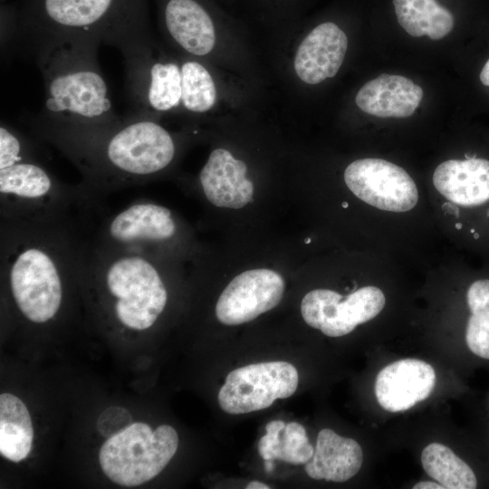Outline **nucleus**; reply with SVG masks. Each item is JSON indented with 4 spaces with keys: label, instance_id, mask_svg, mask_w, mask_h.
I'll list each match as a JSON object with an SVG mask.
<instances>
[{
    "label": "nucleus",
    "instance_id": "1",
    "mask_svg": "<svg viewBox=\"0 0 489 489\" xmlns=\"http://www.w3.org/2000/svg\"><path fill=\"white\" fill-rule=\"evenodd\" d=\"M29 127L33 136L73 163L82 176L79 187L97 203L104 195L156 177L177 155L168 129L155 119L132 113L108 125Z\"/></svg>",
    "mask_w": 489,
    "mask_h": 489
},
{
    "label": "nucleus",
    "instance_id": "2",
    "mask_svg": "<svg viewBox=\"0 0 489 489\" xmlns=\"http://www.w3.org/2000/svg\"><path fill=\"white\" fill-rule=\"evenodd\" d=\"M100 42L67 37L34 46L44 85L41 112L29 124L45 126H101L119 121L107 82L98 62Z\"/></svg>",
    "mask_w": 489,
    "mask_h": 489
},
{
    "label": "nucleus",
    "instance_id": "3",
    "mask_svg": "<svg viewBox=\"0 0 489 489\" xmlns=\"http://www.w3.org/2000/svg\"><path fill=\"white\" fill-rule=\"evenodd\" d=\"M67 37H88L124 53L149 41L139 0H36L14 45L34 46Z\"/></svg>",
    "mask_w": 489,
    "mask_h": 489
},
{
    "label": "nucleus",
    "instance_id": "4",
    "mask_svg": "<svg viewBox=\"0 0 489 489\" xmlns=\"http://www.w3.org/2000/svg\"><path fill=\"white\" fill-rule=\"evenodd\" d=\"M167 259L109 248L93 242L86 253L83 280L101 287L115 319L133 331L152 327L166 309Z\"/></svg>",
    "mask_w": 489,
    "mask_h": 489
},
{
    "label": "nucleus",
    "instance_id": "5",
    "mask_svg": "<svg viewBox=\"0 0 489 489\" xmlns=\"http://www.w3.org/2000/svg\"><path fill=\"white\" fill-rule=\"evenodd\" d=\"M97 206L79 185L59 180L39 158L0 168V218H61Z\"/></svg>",
    "mask_w": 489,
    "mask_h": 489
},
{
    "label": "nucleus",
    "instance_id": "6",
    "mask_svg": "<svg viewBox=\"0 0 489 489\" xmlns=\"http://www.w3.org/2000/svg\"><path fill=\"white\" fill-rule=\"evenodd\" d=\"M178 446L176 430L161 425L154 431L148 424L131 423L108 437L99 453L104 474L114 483L132 487L157 476Z\"/></svg>",
    "mask_w": 489,
    "mask_h": 489
},
{
    "label": "nucleus",
    "instance_id": "7",
    "mask_svg": "<svg viewBox=\"0 0 489 489\" xmlns=\"http://www.w3.org/2000/svg\"><path fill=\"white\" fill-rule=\"evenodd\" d=\"M91 238L109 248L166 259L180 247L183 237L168 207L139 200L104 219L92 230Z\"/></svg>",
    "mask_w": 489,
    "mask_h": 489
},
{
    "label": "nucleus",
    "instance_id": "8",
    "mask_svg": "<svg viewBox=\"0 0 489 489\" xmlns=\"http://www.w3.org/2000/svg\"><path fill=\"white\" fill-rule=\"evenodd\" d=\"M122 55L130 113L154 119L181 105V65L156 58L151 40Z\"/></svg>",
    "mask_w": 489,
    "mask_h": 489
},
{
    "label": "nucleus",
    "instance_id": "9",
    "mask_svg": "<svg viewBox=\"0 0 489 489\" xmlns=\"http://www.w3.org/2000/svg\"><path fill=\"white\" fill-rule=\"evenodd\" d=\"M298 381L296 368L287 361L249 364L226 376L218 393V403L229 414L262 410L278 398L291 397Z\"/></svg>",
    "mask_w": 489,
    "mask_h": 489
},
{
    "label": "nucleus",
    "instance_id": "10",
    "mask_svg": "<svg viewBox=\"0 0 489 489\" xmlns=\"http://www.w3.org/2000/svg\"><path fill=\"white\" fill-rule=\"evenodd\" d=\"M385 302L384 293L375 286L362 287L345 298L332 290L315 289L302 298L301 313L309 326L326 336L340 337L375 318Z\"/></svg>",
    "mask_w": 489,
    "mask_h": 489
},
{
    "label": "nucleus",
    "instance_id": "11",
    "mask_svg": "<svg viewBox=\"0 0 489 489\" xmlns=\"http://www.w3.org/2000/svg\"><path fill=\"white\" fill-rule=\"evenodd\" d=\"M344 181L355 197L380 210L407 212L418 201L417 187L408 172L381 158L351 162L344 171Z\"/></svg>",
    "mask_w": 489,
    "mask_h": 489
},
{
    "label": "nucleus",
    "instance_id": "12",
    "mask_svg": "<svg viewBox=\"0 0 489 489\" xmlns=\"http://www.w3.org/2000/svg\"><path fill=\"white\" fill-rule=\"evenodd\" d=\"M285 282L274 270L255 268L235 276L221 292L216 316L225 325H239L276 307L283 295Z\"/></svg>",
    "mask_w": 489,
    "mask_h": 489
},
{
    "label": "nucleus",
    "instance_id": "13",
    "mask_svg": "<svg viewBox=\"0 0 489 489\" xmlns=\"http://www.w3.org/2000/svg\"><path fill=\"white\" fill-rule=\"evenodd\" d=\"M435 383L436 372L430 364L420 360L404 359L379 372L375 395L384 409L400 412L427 398Z\"/></svg>",
    "mask_w": 489,
    "mask_h": 489
},
{
    "label": "nucleus",
    "instance_id": "14",
    "mask_svg": "<svg viewBox=\"0 0 489 489\" xmlns=\"http://www.w3.org/2000/svg\"><path fill=\"white\" fill-rule=\"evenodd\" d=\"M247 167L225 149H215L199 173L206 199L220 208L240 209L253 201L254 187Z\"/></svg>",
    "mask_w": 489,
    "mask_h": 489
},
{
    "label": "nucleus",
    "instance_id": "15",
    "mask_svg": "<svg viewBox=\"0 0 489 489\" xmlns=\"http://www.w3.org/2000/svg\"><path fill=\"white\" fill-rule=\"evenodd\" d=\"M347 47V35L337 24L327 21L316 25L297 49L293 62L297 76L308 84L334 77Z\"/></svg>",
    "mask_w": 489,
    "mask_h": 489
},
{
    "label": "nucleus",
    "instance_id": "16",
    "mask_svg": "<svg viewBox=\"0 0 489 489\" xmlns=\"http://www.w3.org/2000/svg\"><path fill=\"white\" fill-rule=\"evenodd\" d=\"M162 19L171 40L186 53L205 56L214 49L215 23L199 0H165Z\"/></svg>",
    "mask_w": 489,
    "mask_h": 489
},
{
    "label": "nucleus",
    "instance_id": "17",
    "mask_svg": "<svg viewBox=\"0 0 489 489\" xmlns=\"http://www.w3.org/2000/svg\"><path fill=\"white\" fill-rule=\"evenodd\" d=\"M423 90L401 75L381 74L365 83L355 101L364 112L380 118H407L421 102Z\"/></svg>",
    "mask_w": 489,
    "mask_h": 489
},
{
    "label": "nucleus",
    "instance_id": "18",
    "mask_svg": "<svg viewBox=\"0 0 489 489\" xmlns=\"http://www.w3.org/2000/svg\"><path fill=\"white\" fill-rule=\"evenodd\" d=\"M362 461V449L357 441L324 428L318 434L313 455L304 469L312 479L341 483L360 471Z\"/></svg>",
    "mask_w": 489,
    "mask_h": 489
},
{
    "label": "nucleus",
    "instance_id": "19",
    "mask_svg": "<svg viewBox=\"0 0 489 489\" xmlns=\"http://www.w3.org/2000/svg\"><path fill=\"white\" fill-rule=\"evenodd\" d=\"M398 24L411 36L438 40L454 29V13L440 0H391Z\"/></svg>",
    "mask_w": 489,
    "mask_h": 489
},
{
    "label": "nucleus",
    "instance_id": "20",
    "mask_svg": "<svg viewBox=\"0 0 489 489\" xmlns=\"http://www.w3.org/2000/svg\"><path fill=\"white\" fill-rule=\"evenodd\" d=\"M34 429L24 402L10 393L0 395V453L13 462L24 459L31 451Z\"/></svg>",
    "mask_w": 489,
    "mask_h": 489
},
{
    "label": "nucleus",
    "instance_id": "21",
    "mask_svg": "<svg viewBox=\"0 0 489 489\" xmlns=\"http://www.w3.org/2000/svg\"><path fill=\"white\" fill-rule=\"evenodd\" d=\"M265 430L266 435L258 443V452L264 460L278 459L302 465L312 459L314 448L301 424L273 420L267 423Z\"/></svg>",
    "mask_w": 489,
    "mask_h": 489
},
{
    "label": "nucleus",
    "instance_id": "22",
    "mask_svg": "<svg viewBox=\"0 0 489 489\" xmlns=\"http://www.w3.org/2000/svg\"><path fill=\"white\" fill-rule=\"evenodd\" d=\"M426 473L446 489H475L477 478L473 469L449 447L439 443L427 446L421 454Z\"/></svg>",
    "mask_w": 489,
    "mask_h": 489
},
{
    "label": "nucleus",
    "instance_id": "23",
    "mask_svg": "<svg viewBox=\"0 0 489 489\" xmlns=\"http://www.w3.org/2000/svg\"><path fill=\"white\" fill-rule=\"evenodd\" d=\"M181 106L194 113L211 110L216 101V89L207 69L197 61H184L181 63Z\"/></svg>",
    "mask_w": 489,
    "mask_h": 489
},
{
    "label": "nucleus",
    "instance_id": "24",
    "mask_svg": "<svg viewBox=\"0 0 489 489\" xmlns=\"http://www.w3.org/2000/svg\"><path fill=\"white\" fill-rule=\"evenodd\" d=\"M38 139L19 131L13 126L1 122L0 125V168L24 159L38 158Z\"/></svg>",
    "mask_w": 489,
    "mask_h": 489
},
{
    "label": "nucleus",
    "instance_id": "25",
    "mask_svg": "<svg viewBox=\"0 0 489 489\" xmlns=\"http://www.w3.org/2000/svg\"><path fill=\"white\" fill-rule=\"evenodd\" d=\"M465 342L473 354L489 360V313L470 312L465 327Z\"/></svg>",
    "mask_w": 489,
    "mask_h": 489
},
{
    "label": "nucleus",
    "instance_id": "26",
    "mask_svg": "<svg viewBox=\"0 0 489 489\" xmlns=\"http://www.w3.org/2000/svg\"><path fill=\"white\" fill-rule=\"evenodd\" d=\"M131 423L132 418L129 411L120 407H111L101 413L97 427L102 436L110 437L123 430Z\"/></svg>",
    "mask_w": 489,
    "mask_h": 489
},
{
    "label": "nucleus",
    "instance_id": "27",
    "mask_svg": "<svg viewBox=\"0 0 489 489\" xmlns=\"http://www.w3.org/2000/svg\"><path fill=\"white\" fill-rule=\"evenodd\" d=\"M479 82L484 87L489 88V57L484 62L479 72Z\"/></svg>",
    "mask_w": 489,
    "mask_h": 489
},
{
    "label": "nucleus",
    "instance_id": "28",
    "mask_svg": "<svg viewBox=\"0 0 489 489\" xmlns=\"http://www.w3.org/2000/svg\"><path fill=\"white\" fill-rule=\"evenodd\" d=\"M414 489H444V486L437 482L422 481L413 486Z\"/></svg>",
    "mask_w": 489,
    "mask_h": 489
},
{
    "label": "nucleus",
    "instance_id": "29",
    "mask_svg": "<svg viewBox=\"0 0 489 489\" xmlns=\"http://www.w3.org/2000/svg\"><path fill=\"white\" fill-rule=\"evenodd\" d=\"M245 488L246 489H269L270 486L258 481H253L249 483Z\"/></svg>",
    "mask_w": 489,
    "mask_h": 489
},
{
    "label": "nucleus",
    "instance_id": "30",
    "mask_svg": "<svg viewBox=\"0 0 489 489\" xmlns=\"http://www.w3.org/2000/svg\"><path fill=\"white\" fill-rule=\"evenodd\" d=\"M274 467V465H273V460H264V469L266 472H271L273 471Z\"/></svg>",
    "mask_w": 489,
    "mask_h": 489
},
{
    "label": "nucleus",
    "instance_id": "31",
    "mask_svg": "<svg viewBox=\"0 0 489 489\" xmlns=\"http://www.w3.org/2000/svg\"><path fill=\"white\" fill-rule=\"evenodd\" d=\"M455 228H456L457 230H461V229L463 228V224H462V223H456V224H455Z\"/></svg>",
    "mask_w": 489,
    "mask_h": 489
}]
</instances>
